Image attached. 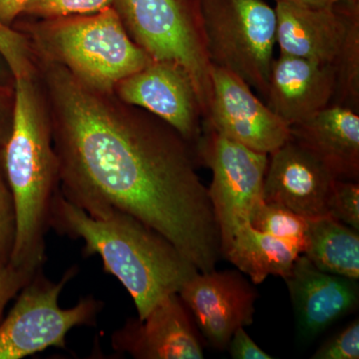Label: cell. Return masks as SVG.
Listing matches in <instances>:
<instances>
[{
    "label": "cell",
    "mask_w": 359,
    "mask_h": 359,
    "mask_svg": "<svg viewBox=\"0 0 359 359\" xmlns=\"http://www.w3.org/2000/svg\"><path fill=\"white\" fill-rule=\"evenodd\" d=\"M60 191L94 219L122 212L168 238L200 273L216 269L219 233L190 144L148 111L36 59Z\"/></svg>",
    "instance_id": "obj_1"
},
{
    "label": "cell",
    "mask_w": 359,
    "mask_h": 359,
    "mask_svg": "<svg viewBox=\"0 0 359 359\" xmlns=\"http://www.w3.org/2000/svg\"><path fill=\"white\" fill-rule=\"evenodd\" d=\"M49 228L83 241L84 257L98 255L104 271L131 295L143 320L170 294H178L198 269L168 238L122 212L94 219L65 199L59 190L52 201Z\"/></svg>",
    "instance_id": "obj_2"
},
{
    "label": "cell",
    "mask_w": 359,
    "mask_h": 359,
    "mask_svg": "<svg viewBox=\"0 0 359 359\" xmlns=\"http://www.w3.org/2000/svg\"><path fill=\"white\" fill-rule=\"evenodd\" d=\"M13 125L0 147L2 177L13 195L16 235L14 266L43 268L52 201L60 190L50 118L37 77L14 80Z\"/></svg>",
    "instance_id": "obj_3"
},
{
    "label": "cell",
    "mask_w": 359,
    "mask_h": 359,
    "mask_svg": "<svg viewBox=\"0 0 359 359\" xmlns=\"http://www.w3.org/2000/svg\"><path fill=\"white\" fill-rule=\"evenodd\" d=\"M25 30L35 58L63 66L84 84L103 92H114L118 82L152 61L130 39L113 7L37 21Z\"/></svg>",
    "instance_id": "obj_4"
},
{
    "label": "cell",
    "mask_w": 359,
    "mask_h": 359,
    "mask_svg": "<svg viewBox=\"0 0 359 359\" xmlns=\"http://www.w3.org/2000/svg\"><path fill=\"white\" fill-rule=\"evenodd\" d=\"M112 7L130 39L152 60L173 63L186 71L205 119L212 95V65L198 0H113Z\"/></svg>",
    "instance_id": "obj_5"
},
{
    "label": "cell",
    "mask_w": 359,
    "mask_h": 359,
    "mask_svg": "<svg viewBox=\"0 0 359 359\" xmlns=\"http://www.w3.org/2000/svg\"><path fill=\"white\" fill-rule=\"evenodd\" d=\"M205 50L266 97L276 45V13L264 0H198Z\"/></svg>",
    "instance_id": "obj_6"
},
{
    "label": "cell",
    "mask_w": 359,
    "mask_h": 359,
    "mask_svg": "<svg viewBox=\"0 0 359 359\" xmlns=\"http://www.w3.org/2000/svg\"><path fill=\"white\" fill-rule=\"evenodd\" d=\"M77 271L72 266L53 282L39 269L20 290L0 323V359L25 358L50 347L66 348V337L72 328L96 325L103 304L93 295L82 297L70 309L59 306L61 292Z\"/></svg>",
    "instance_id": "obj_7"
},
{
    "label": "cell",
    "mask_w": 359,
    "mask_h": 359,
    "mask_svg": "<svg viewBox=\"0 0 359 359\" xmlns=\"http://www.w3.org/2000/svg\"><path fill=\"white\" fill-rule=\"evenodd\" d=\"M199 146L201 154L212 171L208 193L224 256L238 229L250 224L252 210L263 200L269 155L250 150L212 130Z\"/></svg>",
    "instance_id": "obj_8"
},
{
    "label": "cell",
    "mask_w": 359,
    "mask_h": 359,
    "mask_svg": "<svg viewBox=\"0 0 359 359\" xmlns=\"http://www.w3.org/2000/svg\"><path fill=\"white\" fill-rule=\"evenodd\" d=\"M211 80V101L205 117L210 130L266 155L290 140V125L259 100L242 78L212 66Z\"/></svg>",
    "instance_id": "obj_9"
},
{
    "label": "cell",
    "mask_w": 359,
    "mask_h": 359,
    "mask_svg": "<svg viewBox=\"0 0 359 359\" xmlns=\"http://www.w3.org/2000/svg\"><path fill=\"white\" fill-rule=\"evenodd\" d=\"M208 344L224 351L238 327L254 323L257 290L237 271H198L178 292Z\"/></svg>",
    "instance_id": "obj_10"
},
{
    "label": "cell",
    "mask_w": 359,
    "mask_h": 359,
    "mask_svg": "<svg viewBox=\"0 0 359 359\" xmlns=\"http://www.w3.org/2000/svg\"><path fill=\"white\" fill-rule=\"evenodd\" d=\"M114 93L123 102L166 122L190 145H199L202 111L192 81L183 68L152 60L118 82Z\"/></svg>",
    "instance_id": "obj_11"
},
{
    "label": "cell",
    "mask_w": 359,
    "mask_h": 359,
    "mask_svg": "<svg viewBox=\"0 0 359 359\" xmlns=\"http://www.w3.org/2000/svg\"><path fill=\"white\" fill-rule=\"evenodd\" d=\"M269 156L264 202L282 205L304 219L328 216V197L339 178L327 163L292 137Z\"/></svg>",
    "instance_id": "obj_12"
},
{
    "label": "cell",
    "mask_w": 359,
    "mask_h": 359,
    "mask_svg": "<svg viewBox=\"0 0 359 359\" xmlns=\"http://www.w3.org/2000/svg\"><path fill=\"white\" fill-rule=\"evenodd\" d=\"M178 294L160 302L145 318H130L111 335L112 348L136 359L204 358L201 334Z\"/></svg>",
    "instance_id": "obj_13"
},
{
    "label": "cell",
    "mask_w": 359,
    "mask_h": 359,
    "mask_svg": "<svg viewBox=\"0 0 359 359\" xmlns=\"http://www.w3.org/2000/svg\"><path fill=\"white\" fill-rule=\"evenodd\" d=\"M358 1L327 6L276 2L280 54L334 65L346 36L349 11Z\"/></svg>",
    "instance_id": "obj_14"
},
{
    "label": "cell",
    "mask_w": 359,
    "mask_h": 359,
    "mask_svg": "<svg viewBox=\"0 0 359 359\" xmlns=\"http://www.w3.org/2000/svg\"><path fill=\"white\" fill-rule=\"evenodd\" d=\"M285 280L302 339H313L358 306V280L320 271L304 255Z\"/></svg>",
    "instance_id": "obj_15"
},
{
    "label": "cell",
    "mask_w": 359,
    "mask_h": 359,
    "mask_svg": "<svg viewBox=\"0 0 359 359\" xmlns=\"http://www.w3.org/2000/svg\"><path fill=\"white\" fill-rule=\"evenodd\" d=\"M335 68L280 54L269 74L266 105L290 126L330 106L335 93Z\"/></svg>",
    "instance_id": "obj_16"
},
{
    "label": "cell",
    "mask_w": 359,
    "mask_h": 359,
    "mask_svg": "<svg viewBox=\"0 0 359 359\" xmlns=\"http://www.w3.org/2000/svg\"><path fill=\"white\" fill-rule=\"evenodd\" d=\"M290 135L325 161L339 179H358L359 116L355 111L330 104L290 126Z\"/></svg>",
    "instance_id": "obj_17"
},
{
    "label": "cell",
    "mask_w": 359,
    "mask_h": 359,
    "mask_svg": "<svg viewBox=\"0 0 359 359\" xmlns=\"http://www.w3.org/2000/svg\"><path fill=\"white\" fill-rule=\"evenodd\" d=\"M301 255L299 248L289 241L245 224L238 229L223 257L259 285L269 276L287 278Z\"/></svg>",
    "instance_id": "obj_18"
},
{
    "label": "cell",
    "mask_w": 359,
    "mask_h": 359,
    "mask_svg": "<svg viewBox=\"0 0 359 359\" xmlns=\"http://www.w3.org/2000/svg\"><path fill=\"white\" fill-rule=\"evenodd\" d=\"M302 255L325 273L359 278L358 231L332 217L308 219Z\"/></svg>",
    "instance_id": "obj_19"
},
{
    "label": "cell",
    "mask_w": 359,
    "mask_h": 359,
    "mask_svg": "<svg viewBox=\"0 0 359 359\" xmlns=\"http://www.w3.org/2000/svg\"><path fill=\"white\" fill-rule=\"evenodd\" d=\"M334 104L358 113L359 106V1L351 6L346 36L334 62Z\"/></svg>",
    "instance_id": "obj_20"
},
{
    "label": "cell",
    "mask_w": 359,
    "mask_h": 359,
    "mask_svg": "<svg viewBox=\"0 0 359 359\" xmlns=\"http://www.w3.org/2000/svg\"><path fill=\"white\" fill-rule=\"evenodd\" d=\"M249 223L257 230L289 241L297 245L304 254L308 219L302 218L282 205L262 200L252 210Z\"/></svg>",
    "instance_id": "obj_21"
},
{
    "label": "cell",
    "mask_w": 359,
    "mask_h": 359,
    "mask_svg": "<svg viewBox=\"0 0 359 359\" xmlns=\"http://www.w3.org/2000/svg\"><path fill=\"white\" fill-rule=\"evenodd\" d=\"M0 54L4 56L14 80L37 74L36 61L32 45L25 33L0 22Z\"/></svg>",
    "instance_id": "obj_22"
},
{
    "label": "cell",
    "mask_w": 359,
    "mask_h": 359,
    "mask_svg": "<svg viewBox=\"0 0 359 359\" xmlns=\"http://www.w3.org/2000/svg\"><path fill=\"white\" fill-rule=\"evenodd\" d=\"M113 0H27L22 13L41 20L87 15L112 7Z\"/></svg>",
    "instance_id": "obj_23"
},
{
    "label": "cell",
    "mask_w": 359,
    "mask_h": 359,
    "mask_svg": "<svg viewBox=\"0 0 359 359\" xmlns=\"http://www.w3.org/2000/svg\"><path fill=\"white\" fill-rule=\"evenodd\" d=\"M327 214L359 231V185L353 180L337 179L327 201Z\"/></svg>",
    "instance_id": "obj_24"
},
{
    "label": "cell",
    "mask_w": 359,
    "mask_h": 359,
    "mask_svg": "<svg viewBox=\"0 0 359 359\" xmlns=\"http://www.w3.org/2000/svg\"><path fill=\"white\" fill-rule=\"evenodd\" d=\"M313 359H358L359 321L353 320L348 327L327 340L311 356Z\"/></svg>",
    "instance_id": "obj_25"
},
{
    "label": "cell",
    "mask_w": 359,
    "mask_h": 359,
    "mask_svg": "<svg viewBox=\"0 0 359 359\" xmlns=\"http://www.w3.org/2000/svg\"><path fill=\"white\" fill-rule=\"evenodd\" d=\"M16 235V215L13 195L0 173V259L9 261Z\"/></svg>",
    "instance_id": "obj_26"
},
{
    "label": "cell",
    "mask_w": 359,
    "mask_h": 359,
    "mask_svg": "<svg viewBox=\"0 0 359 359\" xmlns=\"http://www.w3.org/2000/svg\"><path fill=\"white\" fill-rule=\"evenodd\" d=\"M39 271L14 266L11 261L0 259V323L4 320V309L8 302L18 297Z\"/></svg>",
    "instance_id": "obj_27"
},
{
    "label": "cell",
    "mask_w": 359,
    "mask_h": 359,
    "mask_svg": "<svg viewBox=\"0 0 359 359\" xmlns=\"http://www.w3.org/2000/svg\"><path fill=\"white\" fill-rule=\"evenodd\" d=\"M229 351L233 359H271L256 342L254 341L247 332L245 327H238L229 342Z\"/></svg>",
    "instance_id": "obj_28"
},
{
    "label": "cell",
    "mask_w": 359,
    "mask_h": 359,
    "mask_svg": "<svg viewBox=\"0 0 359 359\" xmlns=\"http://www.w3.org/2000/svg\"><path fill=\"white\" fill-rule=\"evenodd\" d=\"M7 90L0 88V147L6 143L13 125V107L6 100Z\"/></svg>",
    "instance_id": "obj_29"
},
{
    "label": "cell",
    "mask_w": 359,
    "mask_h": 359,
    "mask_svg": "<svg viewBox=\"0 0 359 359\" xmlns=\"http://www.w3.org/2000/svg\"><path fill=\"white\" fill-rule=\"evenodd\" d=\"M27 0H0V22L11 25L22 13Z\"/></svg>",
    "instance_id": "obj_30"
},
{
    "label": "cell",
    "mask_w": 359,
    "mask_h": 359,
    "mask_svg": "<svg viewBox=\"0 0 359 359\" xmlns=\"http://www.w3.org/2000/svg\"><path fill=\"white\" fill-rule=\"evenodd\" d=\"M14 85V77L4 56L0 54V88L4 90L11 89Z\"/></svg>",
    "instance_id": "obj_31"
},
{
    "label": "cell",
    "mask_w": 359,
    "mask_h": 359,
    "mask_svg": "<svg viewBox=\"0 0 359 359\" xmlns=\"http://www.w3.org/2000/svg\"><path fill=\"white\" fill-rule=\"evenodd\" d=\"M276 2H294V4H306V6H327L342 4V2L353 1V0H275Z\"/></svg>",
    "instance_id": "obj_32"
}]
</instances>
